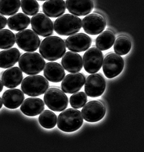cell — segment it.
<instances>
[{
    "label": "cell",
    "instance_id": "cell-1",
    "mask_svg": "<svg viewBox=\"0 0 144 152\" xmlns=\"http://www.w3.org/2000/svg\"><path fill=\"white\" fill-rule=\"evenodd\" d=\"M39 51L43 58L48 61H55L63 57L66 52L64 41L58 36H48L41 43Z\"/></svg>",
    "mask_w": 144,
    "mask_h": 152
},
{
    "label": "cell",
    "instance_id": "cell-2",
    "mask_svg": "<svg viewBox=\"0 0 144 152\" xmlns=\"http://www.w3.org/2000/svg\"><path fill=\"white\" fill-rule=\"evenodd\" d=\"M83 123V118L81 112L74 109L69 108L59 115L57 126L64 132L71 133L79 129Z\"/></svg>",
    "mask_w": 144,
    "mask_h": 152
},
{
    "label": "cell",
    "instance_id": "cell-3",
    "mask_svg": "<svg viewBox=\"0 0 144 152\" xmlns=\"http://www.w3.org/2000/svg\"><path fill=\"white\" fill-rule=\"evenodd\" d=\"M54 30L59 35L70 36L79 31L82 27L80 18L71 14H65L56 20Z\"/></svg>",
    "mask_w": 144,
    "mask_h": 152
},
{
    "label": "cell",
    "instance_id": "cell-4",
    "mask_svg": "<svg viewBox=\"0 0 144 152\" xmlns=\"http://www.w3.org/2000/svg\"><path fill=\"white\" fill-rule=\"evenodd\" d=\"M45 64V61L42 56L36 52L23 53L19 61V66L22 71L30 75L41 73Z\"/></svg>",
    "mask_w": 144,
    "mask_h": 152
},
{
    "label": "cell",
    "instance_id": "cell-5",
    "mask_svg": "<svg viewBox=\"0 0 144 152\" xmlns=\"http://www.w3.org/2000/svg\"><path fill=\"white\" fill-rule=\"evenodd\" d=\"M49 83L43 77L33 75L26 77L21 83V90L30 96H38L43 94L48 89Z\"/></svg>",
    "mask_w": 144,
    "mask_h": 152
},
{
    "label": "cell",
    "instance_id": "cell-6",
    "mask_svg": "<svg viewBox=\"0 0 144 152\" xmlns=\"http://www.w3.org/2000/svg\"><path fill=\"white\" fill-rule=\"evenodd\" d=\"M44 101L48 108L55 112L63 111L69 104L68 96L57 88H50L44 96Z\"/></svg>",
    "mask_w": 144,
    "mask_h": 152
},
{
    "label": "cell",
    "instance_id": "cell-7",
    "mask_svg": "<svg viewBox=\"0 0 144 152\" xmlns=\"http://www.w3.org/2000/svg\"><path fill=\"white\" fill-rule=\"evenodd\" d=\"M16 41L20 48L26 52H33L38 49L41 40L38 36L30 29L21 31L16 35Z\"/></svg>",
    "mask_w": 144,
    "mask_h": 152
},
{
    "label": "cell",
    "instance_id": "cell-8",
    "mask_svg": "<svg viewBox=\"0 0 144 152\" xmlns=\"http://www.w3.org/2000/svg\"><path fill=\"white\" fill-rule=\"evenodd\" d=\"M103 70L105 75L108 78H113L119 75L123 70L124 61L118 54L108 53L103 62Z\"/></svg>",
    "mask_w": 144,
    "mask_h": 152
},
{
    "label": "cell",
    "instance_id": "cell-9",
    "mask_svg": "<svg viewBox=\"0 0 144 152\" xmlns=\"http://www.w3.org/2000/svg\"><path fill=\"white\" fill-rule=\"evenodd\" d=\"M102 52L95 48L88 50L83 56L84 68L89 74H95L99 71L103 62Z\"/></svg>",
    "mask_w": 144,
    "mask_h": 152
},
{
    "label": "cell",
    "instance_id": "cell-10",
    "mask_svg": "<svg viewBox=\"0 0 144 152\" xmlns=\"http://www.w3.org/2000/svg\"><path fill=\"white\" fill-rule=\"evenodd\" d=\"M106 111L105 107L101 102L93 100L88 102L84 106L81 113L84 120L87 122L95 123L103 118Z\"/></svg>",
    "mask_w": 144,
    "mask_h": 152
},
{
    "label": "cell",
    "instance_id": "cell-11",
    "mask_svg": "<svg viewBox=\"0 0 144 152\" xmlns=\"http://www.w3.org/2000/svg\"><path fill=\"white\" fill-rule=\"evenodd\" d=\"M32 28L38 35L46 37L53 33V25L51 20L43 13L34 15L31 19Z\"/></svg>",
    "mask_w": 144,
    "mask_h": 152
},
{
    "label": "cell",
    "instance_id": "cell-12",
    "mask_svg": "<svg viewBox=\"0 0 144 152\" xmlns=\"http://www.w3.org/2000/svg\"><path fill=\"white\" fill-rule=\"evenodd\" d=\"M82 27L88 34L96 35L105 29L106 21L102 16L97 14L88 15L82 20Z\"/></svg>",
    "mask_w": 144,
    "mask_h": 152
},
{
    "label": "cell",
    "instance_id": "cell-13",
    "mask_svg": "<svg viewBox=\"0 0 144 152\" xmlns=\"http://www.w3.org/2000/svg\"><path fill=\"white\" fill-rule=\"evenodd\" d=\"M106 86L105 80L101 75L92 74L87 78L85 83V91L88 96L98 97L103 93Z\"/></svg>",
    "mask_w": 144,
    "mask_h": 152
},
{
    "label": "cell",
    "instance_id": "cell-14",
    "mask_svg": "<svg viewBox=\"0 0 144 152\" xmlns=\"http://www.w3.org/2000/svg\"><path fill=\"white\" fill-rule=\"evenodd\" d=\"M92 40L89 36L84 33L76 34L66 39L65 45L69 50L73 52H82L90 47Z\"/></svg>",
    "mask_w": 144,
    "mask_h": 152
},
{
    "label": "cell",
    "instance_id": "cell-15",
    "mask_svg": "<svg viewBox=\"0 0 144 152\" xmlns=\"http://www.w3.org/2000/svg\"><path fill=\"white\" fill-rule=\"evenodd\" d=\"M85 77L81 73L67 75L62 83V89L66 94H73L80 91L85 82Z\"/></svg>",
    "mask_w": 144,
    "mask_h": 152
},
{
    "label": "cell",
    "instance_id": "cell-16",
    "mask_svg": "<svg viewBox=\"0 0 144 152\" xmlns=\"http://www.w3.org/2000/svg\"><path fill=\"white\" fill-rule=\"evenodd\" d=\"M66 5L70 13L77 16L88 15L94 7L92 0H67Z\"/></svg>",
    "mask_w": 144,
    "mask_h": 152
},
{
    "label": "cell",
    "instance_id": "cell-17",
    "mask_svg": "<svg viewBox=\"0 0 144 152\" xmlns=\"http://www.w3.org/2000/svg\"><path fill=\"white\" fill-rule=\"evenodd\" d=\"M2 102L6 107L15 109L21 105L25 96L19 89H9L5 91L2 95Z\"/></svg>",
    "mask_w": 144,
    "mask_h": 152
},
{
    "label": "cell",
    "instance_id": "cell-18",
    "mask_svg": "<svg viewBox=\"0 0 144 152\" xmlns=\"http://www.w3.org/2000/svg\"><path fill=\"white\" fill-rule=\"evenodd\" d=\"M62 64L68 72L76 73L81 71L83 67V61L81 57L78 53L69 51L64 54Z\"/></svg>",
    "mask_w": 144,
    "mask_h": 152
},
{
    "label": "cell",
    "instance_id": "cell-19",
    "mask_svg": "<svg viewBox=\"0 0 144 152\" xmlns=\"http://www.w3.org/2000/svg\"><path fill=\"white\" fill-rule=\"evenodd\" d=\"M22 71L17 66L12 67L4 71L2 76L3 84L8 88H16L23 80Z\"/></svg>",
    "mask_w": 144,
    "mask_h": 152
},
{
    "label": "cell",
    "instance_id": "cell-20",
    "mask_svg": "<svg viewBox=\"0 0 144 152\" xmlns=\"http://www.w3.org/2000/svg\"><path fill=\"white\" fill-rule=\"evenodd\" d=\"M45 109L43 101L40 98H27L20 107L23 113L29 117H34L41 114Z\"/></svg>",
    "mask_w": 144,
    "mask_h": 152
},
{
    "label": "cell",
    "instance_id": "cell-21",
    "mask_svg": "<svg viewBox=\"0 0 144 152\" xmlns=\"http://www.w3.org/2000/svg\"><path fill=\"white\" fill-rule=\"evenodd\" d=\"M65 73L62 66L56 62L47 63L44 70V75L50 82L59 83L63 80Z\"/></svg>",
    "mask_w": 144,
    "mask_h": 152
},
{
    "label": "cell",
    "instance_id": "cell-22",
    "mask_svg": "<svg viewBox=\"0 0 144 152\" xmlns=\"http://www.w3.org/2000/svg\"><path fill=\"white\" fill-rule=\"evenodd\" d=\"M65 10L66 4L63 0H47L43 5V12L50 18L59 17Z\"/></svg>",
    "mask_w": 144,
    "mask_h": 152
},
{
    "label": "cell",
    "instance_id": "cell-23",
    "mask_svg": "<svg viewBox=\"0 0 144 152\" xmlns=\"http://www.w3.org/2000/svg\"><path fill=\"white\" fill-rule=\"evenodd\" d=\"M20 53L16 48H12L0 52V67L3 69L11 67L19 60Z\"/></svg>",
    "mask_w": 144,
    "mask_h": 152
},
{
    "label": "cell",
    "instance_id": "cell-24",
    "mask_svg": "<svg viewBox=\"0 0 144 152\" xmlns=\"http://www.w3.org/2000/svg\"><path fill=\"white\" fill-rule=\"evenodd\" d=\"M30 19L22 13H19L8 19L7 25L10 29L19 31L27 28L30 24Z\"/></svg>",
    "mask_w": 144,
    "mask_h": 152
},
{
    "label": "cell",
    "instance_id": "cell-25",
    "mask_svg": "<svg viewBox=\"0 0 144 152\" xmlns=\"http://www.w3.org/2000/svg\"><path fill=\"white\" fill-rule=\"evenodd\" d=\"M115 39V36L112 31H105L97 37L96 47L102 51L107 50L113 46Z\"/></svg>",
    "mask_w": 144,
    "mask_h": 152
},
{
    "label": "cell",
    "instance_id": "cell-26",
    "mask_svg": "<svg viewBox=\"0 0 144 152\" xmlns=\"http://www.w3.org/2000/svg\"><path fill=\"white\" fill-rule=\"evenodd\" d=\"M20 6V0H0V14L12 15L18 12Z\"/></svg>",
    "mask_w": 144,
    "mask_h": 152
},
{
    "label": "cell",
    "instance_id": "cell-27",
    "mask_svg": "<svg viewBox=\"0 0 144 152\" xmlns=\"http://www.w3.org/2000/svg\"><path fill=\"white\" fill-rule=\"evenodd\" d=\"M57 119L56 115L51 110H45L39 116V121L44 128L51 129L56 126Z\"/></svg>",
    "mask_w": 144,
    "mask_h": 152
},
{
    "label": "cell",
    "instance_id": "cell-28",
    "mask_svg": "<svg viewBox=\"0 0 144 152\" xmlns=\"http://www.w3.org/2000/svg\"><path fill=\"white\" fill-rule=\"evenodd\" d=\"M131 47V42L128 37L120 36L116 41L114 45V50L117 54L122 56L129 53Z\"/></svg>",
    "mask_w": 144,
    "mask_h": 152
},
{
    "label": "cell",
    "instance_id": "cell-29",
    "mask_svg": "<svg viewBox=\"0 0 144 152\" xmlns=\"http://www.w3.org/2000/svg\"><path fill=\"white\" fill-rule=\"evenodd\" d=\"M15 43V36L8 29L0 30V49H6L14 46Z\"/></svg>",
    "mask_w": 144,
    "mask_h": 152
},
{
    "label": "cell",
    "instance_id": "cell-30",
    "mask_svg": "<svg viewBox=\"0 0 144 152\" xmlns=\"http://www.w3.org/2000/svg\"><path fill=\"white\" fill-rule=\"evenodd\" d=\"M21 6L23 13L28 16L34 15L40 9V5L36 0H21Z\"/></svg>",
    "mask_w": 144,
    "mask_h": 152
},
{
    "label": "cell",
    "instance_id": "cell-31",
    "mask_svg": "<svg viewBox=\"0 0 144 152\" xmlns=\"http://www.w3.org/2000/svg\"><path fill=\"white\" fill-rule=\"evenodd\" d=\"M87 100L86 94L83 92H79L72 95L70 97V104L72 107L80 109L85 105Z\"/></svg>",
    "mask_w": 144,
    "mask_h": 152
},
{
    "label": "cell",
    "instance_id": "cell-32",
    "mask_svg": "<svg viewBox=\"0 0 144 152\" xmlns=\"http://www.w3.org/2000/svg\"><path fill=\"white\" fill-rule=\"evenodd\" d=\"M7 23V19L3 16L0 15V30L6 27Z\"/></svg>",
    "mask_w": 144,
    "mask_h": 152
},
{
    "label": "cell",
    "instance_id": "cell-33",
    "mask_svg": "<svg viewBox=\"0 0 144 152\" xmlns=\"http://www.w3.org/2000/svg\"><path fill=\"white\" fill-rule=\"evenodd\" d=\"M4 86L3 84L2 83L1 80H0V93L2 91L3 89Z\"/></svg>",
    "mask_w": 144,
    "mask_h": 152
},
{
    "label": "cell",
    "instance_id": "cell-34",
    "mask_svg": "<svg viewBox=\"0 0 144 152\" xmlns=\"http://www.w3.org/2000/svg\"><path fill=\"white\" fill-rule=\"evenodd\" d=\"M3 106V102L1 98L0 97V109H1V108Z\"/></svg>",
    "mask_w": 144,
    "mask_h": 152
},
{
    "label": "cell",
    "instance_id": "cell-35",
    "mask_svg": "<svg viewBox=\"0 0 144 152\" xmlns=\"http://www.w3.org/2000/svg\"><path fill=\"white\" fill-rule=\"evenodd\" d=\"M38 1H45L46 0H38Z\"/></svg>",
    "mask_w": 144,
    "mask_h": 152
}]
</instances>
